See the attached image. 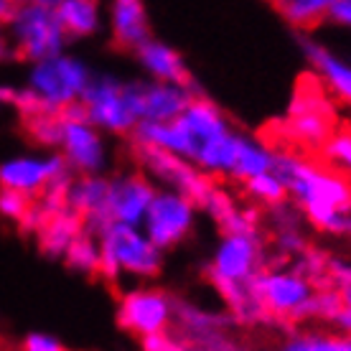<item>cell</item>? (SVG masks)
Instances as JSON below:
<instances>
[{
	"label": "cell",
	"mask_w": 351,
	"mask_h": 351,
	"mask_svg": "<svg viewBox=\"0 0 351 351\" xmlns=\"http://www.w3.org/2000/svg\"><path fill=\"white\" fill-rule=\"evenodd\" d=\"M272 263L267 237L263 229L255 232H219V239L206 263V280L219 295L232 321L237 326L270 324L263 306L252 293V280L263 267Z\"/></svg>",
	"instance_id": "6da1fadb"
},
{
	"label": "cell",
	"mask_w": 351,
	"mask_h": 351,
	"mask_svg": "<svg viewBox=\"0 0 351 351\" xmlns=\"http://www.w3.org/2000/svg\"><path fill=\"white\" fill-rule=\"evenodd\" d=\"M272 171L282 178L288 199L298 204L308 227L328 237H343L351 214V178L285 148L275 150Z\"/></svg>",
	"instance_id": "7a4b0ae2"
},
{
	"label": "cell",
	"mask_w": 351,
	"mask_h": 351,
	"mask_svg": "<svg viewBox=\"0 0 351 351\" xmlns=\"http://www.w3.org/2000/svg\"><path fill=\"white\" fill-rule=\"evenodd\" d=\"M95 69L82 56L62 51L44 62L28 64L23 87L16 92V110L21 117L34 112L62 114L82 102Z\"/></svg>",
	"instance_id": "3957f363"
},
{
	"label": "cell",
	"mask_w": 351,
	"mask_h": 351,
	"mask_svg": "<svg viewBox=\"0 0 351 351\" xmlns=\"http://www.w3.org/2000/svg\"><path fill=\"white\" fill-rule=\"evenodd\" d=\"M99 239V275L117 285L153 282L166 267V255L143 227L107 224L97 232Z\"/></svg>",
	"instance_id": "277c9868"
},
{
	"label": "cell",
	"mask_w": 351,
	"mask_h": 351,
	"mask_svg": "<svg viewBox=\"0 0 351 351\" xmlns=\"http://www.w3.org/2000/svg\"><path fill=\"white\" fill-rule=\"evenodd\" d=\"M191 163L214 181L219 178V181L245 184L252 176L272 171L275 148L257 135L232 128L219 138L204 143L202 148L193 153Z\"/></svg>",
	"instance_id": "5b68a950"
},
{
	"label": "cell",
	"mask_w": 351,
	"mask_h": 351,
	"mask_svg": "<svg viewBox=\"0 0 351 351\" xmlns=\"http://www.w3.org/2000/svg\"><path fill=\"white\" fill-rule=\"evenodd\" d=\"M316 290V282L290 263H270L252 280V293L270 324L306 326L308 308Z\"/></svg>",
	"instance_id": "8992f818"
},
{
	"label": "cell",
	"mask_w": 351,
	"mask_h": 351,
	"mask_svg": "<svg viewBox=\"0 0 351 351\" xmlns=\"http://www.w3.org/2000/svg\"><path fill=\"white\" fill-rule=\"evenodd\" d=\"M176 295L153 282H130L120 288L114 318L125 334L145 341L150 336L168 334L173 328Z\"/></svg>",
	"instance_id": "52a82bcc"
},
{
	"label": "cell",
	"mask_w": 351,
	"mask_h": 351,
	"mask_svg": "<svg viewBox=\"0 0 351 351\" xmlns=\"http://www.w3.org/2000/svg\"><path fill=\"white\" fill-rule=\"evenodd\" d=\"M5 34L16 49V59L26 64L69 51L71 44L56 18V10L44 5H16L5 23Z\"/></svg>",
	"instance_id": "ba28073f"
},
{
	"label": "cell",
	"mask_w": 351,
	"mask_h": 351,
	"mask_svg": "<svg viewBox=\"0 0 351 351\" xmlns=\"http://www.w3.org/2000/svg\"><path fill=\"white\" fill-rule=\"evenodd\" d=\"M234 321L227 311L209 308L191 298H176L173 331L189 351H245L232 328Z\"/></svg>",
	"instance_id": "9c48e42d"
},
{
	"label": "cell",
	"mask_w": 351,
	"mask_h": 351,
	"mask_svg": "<svg viewBox=\"0 0 351 351\" xmlns=\"http://www.w3.org/2000/svg\"><path fill=\"white\" fill-rule=\"evenodd\" d=\"M80 107L89 123L110 138H130L138 125V114L132 110L128 92V80L117 74L95 71Z\"/></svg>",
	"instance_id": "30bf717a"
},
{
	"label": "cell",
	"mask_w": 351,
	"mask_h": 351,
	"mask_svg": "<svg viewBox=\"0 0 351 351\" xmlns=\"http://www.w3.org/2000/svg\"><path fill=\"white\" fill-rule=\"evenodd\" d=\"M56 150L74 176L110 173L112 166V138L97 130L82 114L80 105L62 112V138Z\"/></svg>",
	"instance_id": "8fae6325"
},
{
	"label": "cell",
	"mask_w": 351,
	"mask_h": 351,
	"mask_svg": "<svg viewBox=\"0 0 351 351\" xmlns=\"http://www.w3.org/2000/svg\"><path fill=\"white\" fill-rule=\"evenodd\" d=\"M199 217H202V209L191 196L171 191V189H156V196L141 227L163 252H171L193 237V232L199 227Z\"/></svg>",
	"instance_id": "7c38bea8"
},
{
	"label": "cell",
	"mask_w": 351,
	"mask_h": 351,
	"mask_svg": "<svg viewBox=\"0 0 351 351\" xmlns=\"http://www.w3.org/2000/svg\"><path fill=\"white\" fill-rule=\"evenodd\" d=\"M132 160L138 163V171H143L158 189L186 193L196 204H202V199L214 186V178H209L204 171H199L191 160L173 156V153H166V150L132 145Z\"/></svg>",
	"instance_id": "4fadbf2b"
},
{
	"label": "cell",
	"mask_w": 351,
	"mask_h": 351,
	"mask_svg": "<svg viewBox=\"0 0 351 351\" xmlns=\"http://www.w3.org/2000/svg\"><path fill=\"white\" fill-rule=\"evenodd\" d=\"M71 176L74 173L59 150L18 153L0 160V189L26 193L31 199H38L51 184H59Z\"/></svg>",
	"instance_id": "5bb4252c"
},
{
	"label": "cell",
	"mask_w": 351,
	"mask_h": 351,
	"mask_svg": "<svg viewBox=\"0 0 351 351\" xmlns=\"http://www.w3.org/2000/svg\"><path fill=\"white\" fill-rule=\"evenodd\" d=\"M128 92L138 123H171L202 89L193 82L173 84V82H150L141 77V80H128Z\"/></svg>",
	"instance_id": "9a60e30c"
},
{
	"label": "cell",
	"mask_w": 351,
	"mask_h": 351,
	"mask_svg": "<svg viewBox=\"0 0 351 351\" xmlns=\"http://www.w3.org/2000/svg\"><path fill=\"white\" fill-rule=\"evenodd\" d=\"M158 186L143 171H117L110 173L107 189V224H132L141 227Z\"/></svg>",
	"instance_id": "2e32d148"
},
{
	"label": "cell",
	"mask_w": 351,
	"mask_h": 351,
	"mask_svg": "<svg viewBox=\"0 0 351 351\" xmlns=\"http://www.w3.org/2000/svg\"><path fill=\"white\" fill-rule=\"evenodd\" d=\"M298 46L303 59L308 62L316 80L324 84L331 97H336L341 105L351 107V62L336 53L331 46L318 41L316 36L298 34Z\"/></svg>",
	"instance_id": "e0dca14e"
},
{
	"label": "cell",
	"mask_w": 351,
	"mask_h": 351,
	"mask_svg": "<svg viewBox=\"0 0 351 351\" xmlns=\"http://www.w3.org/2000/svg\"><path fill=\"white\" fill-rule=\"evenodd\" d=\"M107 189L110 173L71 176L66 189V206L80 217L84 229L95 234L107 227Z\"/></svg>",
	"instance_id": "ac0fdd59"
},
{
	"label": "cell",
	"mask_w": 351,
	"mask_h": 351,
	"mask_svg": "<svg viewBox=\"0 0 351 351\" xmlns=\"http://www.w3.org/2000/svg\"><path fill=\"white\" fill-rule=\"evenodd\" d=\"M110 41L123 51H135L153 36L145 0H107Z\"/></svg>",
	"instance_id": "d6986e66"
},
{
	"label": "cell",
	"mask_w": 351,
	"mask_h": 351,
	"mask_svg": "<svg viewBox=\"0 0 351 351\" xmlns=\"http://www.w3.org/2000/svg\"><path fill=\"white\" fill-rule=\"evenodd\" d=\"M176 123L181 125V130H184V135L189 138V145H191L189 160L193 158V153L202 148L204 143L214 141V138H219V135H224V132L234 128L232 120L227 117V112L204 92L193 97L189 107L176 117Z\"/></svg>",
	"instance_id": "ffe728a7"
},
{
	"label": "cell",
	"mask_w": 351,
	"mask_h": 351,
	"mask_svg": "<svg viewBox=\"0 0 351 351\" xmlns=\"http://www.w3.org/2000/svg\"><path fill=\"white\" fill-rule=\"evenodd\" d=\"M132 59L150 82H173V84H191V71L186 66L184 53L173 44H168L158 36H150L145 44L132 51Z\"/></svg>",
	"instance_id": "44dd1931"
},
{
	"label": "cell",
	"mask_w": 351,
	"mask_h": 351,
	"mask_svg": "<svg viewBox=\"0 0 351 351\" xmlns=\"http://www.w3.org/2000/svg\"><path fill=\"white\" fill-rule=\"evenodd\" d=\"M288 141L300 148H321L328 135L334 132V123L328 120L326 107H321L318 99L298 97L288 110V123H285Z\"/></svg>",
	"instance_id": "7402d4cb"
},
{
	"label": "cell",
	"mask_w": 351,
	"mask_h": 351,
	"mask_svg": "<svg viewBox=\"0 0 351 351\" xmlns=\"http://www.w3.org/2000/svg\"><path fill=\"white\" fill-rule=\"evenodd\" d=\"M199 209L219 227V232H255V229H263V214L252 209V206L239 204L217 181L209 189V193L202 199Z\"/></svg>",
	"instance_id": "603a6c76"
},
{
	"label": "cell",
	"mask_w": 351,
	"mask_h": 351,
	"mask_svg": "<svg viewBox=\"0 0 351 351\" xmlns=\"http://www.w3.org/2000/svg\"><path fill=\"white\" fill-rule=\"evenodd\" d=\"M53 10L69 41L95 38L105 28V13L99 0H59Z\"/></svg>",
	"instance_id": "cb8c5ba5"
},
{
	"label": "cell",
	"mask_w": 351,
	"mask_h": 351,
	"mask_svg": "<svg viewBox=\"0 0 351 351\" xmlns=\"http://www.w3.org/2000/svg\"><path fill=\"white\" fill-rule=\"evenodd\" d=\"M278 351H351V336L336 326H295L280 341Z\"/></svg>",
	"instance_id": "d4e9b609"
},
{
	"label": "cell",
	"mask_w": 351,
	"mask_h": 351,
	"mask_svg": "<svg viewBox=\"0 0 351 351\" xmlns=\"http://www.w3.org/2000/svg\"><path fill=\"white\" fill-rule=\"evenodd\" d=\"M84 224L82 219L69 209V206H62V209L51 211L41 227L36 229V239H38V250L44 252L46 257L51 260H62L66 247L71 245V239L80 234Z\"/></svg>",
	"instance_id": "484cf974"
},
{
	"label": "cell",
	"mask_w": 351,
	"mask_h": 351,
	"mask_svg": "<svg viewBox=\"0 0 351 351\" xmlns=\"http://www.w3.org/2000/svg\"><path fill=\"white\" fill-rule=\"evenodd\" d=\"M336 0H272L275 10L298 34H311L321 23H328V13Z\"/></svg>",
	"instance_id": "4316f807"
},
{
	"label": "cell",
	"mask_w": 351,
	"mask_h": 351,
	"mask_svg": "<svg viewBox=\"0 0 351 351\" xmlns=\"http://www.w3.org/2000/svg\"><path fill=\"white\" fill-rule=\"evenodd\" d=\"M62 263L77 275H99V239L95 232L82 229L66 247Z\"/></svg>",
	"instance_id": "83f0119b"
},
{
	"label": "cell",
	"mask_w": 351,
	"mask_h": 351,
	"mask_svg": "<svg viewBox=\"0 0 351 351\" xmlns=\"http://www.w3.org/2000/svg\"><path fill=\"white\" fill-rule=\"evenodd\" d=\"M23 132L38 150H56L62 138V114L34 112L23 117Z\"/></svg>",
	"instance_id": "f1b7e54d"
},
{
	"label": "cell",
	"mask_w": 351,
	"mask_h": 351,
	"mask_svg": "<svg viewBox=\"0 0 351 351\" xmlns=\"http://www.w3.org/2000/svg\"><path fill=\"white\" fill-rule=\"evenodd\" d=\"M242 186L245 196L252 204H257L260 209L265 206H272V204H280L288 199V189L282 184V178L275 171H265V173H257L252 178H247Z\"/></svg>",
	"instance_id": "f546056e"
},
{
	"label": "cell",
	"mask_w": 351,
	"mask_h": 351,
	"mask_svg": "<svg viewBox=\"0 0 351 351\" xmlns=\"http://www.w3.org/2000/svg\"><path fill=\"white\" fill-rule=\"evenodd\" d=\"M321 160L328 168L351 178V130H334L321 145Z\"/></svg>",
	"instance_id": "4dcf8cb0"
},
{
	"label": "cell",
	"mask_w": 351,
	"mask_h": 351,
	"mask_svg": "<svg viewBox=\"0 0 351 351\" xmlns=\"http://www.w3.org/2000/svg\"><path fill=\"white\" fill-rule=\"evenodd\" d=\"M34 206V199L26 196V193L8 191V189H0V217L5 221H13V224H23L28 217V211Z\"/></svg>",
	"instance_id": "1f68e13d"
},
{
	"label": "cell",
	"mask_w": 351,
	"mask_h": 351,
	"mask_svg": "<svg viewBox=\"0 0 351 351\" xmlns=\"http://www.w3.org/2000/svg\"><path fill=\"white\" fill-rule=\"evenodd\" d=\"M326 285H331V288L339 290L343 306L351 308V260H343V257H328Z\"/></svg>",
	"instance_id": "d6a6232c"
},
{
	"label": "cell",
	"mask_w": 351,
	"mask_h": 351,
	"mask_svg": "<svg viewBox=\"0 0 351 351\" xmlns=\"http://www.w3.org/2000/svg\"><path fill=\"white\" fill-rule=\"evenodd\" d=\"M21 349L23 351H69L56 336L46 334V331H31V334H26L23 341H21Z\"/></svg>",
	"instance_id": "836d02e7"
},
{
	"label": "cell",
	"mask_w": 351,
	"mask_h": 351,
	"mask_svg": "<svg viewBox=\"0 0 351 351\" xmlns=\"http://www.w3.org/2000/svg\"><path fill=\"white\" fill-rule=\"evenodd\" d=\"M143 351H189L184 343L178 341V336L173 331H168V334H160V336H150L145 341H141Z\"/></svg>",
	"instance_id": "e575fe53"
},
{
	"label": "cell",
	"mask_w": 351,
	"mask_h": 351,
	"mask_svg": "<svg viewBox=\"0 0 351 351\" xmlns=\"http://www.w3.org/2000/svg\"><path fill=\"white\" fill-rule=\"evenodd\" d=\"M328 23H334L336 28L351 31V0H336L331 13H328Z\"/></svg>",
	"instance_id": "d590c367"
},
{
	"label": "cell",
	"mask_w": 351,
	"mask_h": 351,
	"mask_svg": "<svg viewBox=\"0 0 351 351\" xmlns=\"http://www.w3.org/2000/svg\"><path fill=\"white\" fill-rule=\"evenodd\" d=\"M5 62H18V59H16V49L10 44L8 34H5V28H0V64Z\"/></svg>",
	"instance_id": "8d00e7d4"
},
{
	"label": "cell",
	"mask_w": 351,
	"mask_h": 351,
	"mask_svg": "<svg viewBox=\"0 0 351 351\" xmlns=\"http://www.w3.org/2000/svg\"><path fill=\"white\" fill-rule=\"evenodd\" d=\"M16 92H18V87L0 82V107H13V105H16Z\"/></svg>",
	"instance_id": "74e56055"
},
{
	"label": "cell",
	"mask_w": 351,
	"mask_h": 351,
	"mask_svg": "<svg viewBox=\"0 0 351 351\" xmlns=\"http://www.w3.org/2000/svg\"><path fill=\"white\" fill-rule=\"evenodd\" d=\"M334 326L339 328V331H343V334H349V336H351V308H349V306H343V308H341V313L336 316Z\"/></svg>",
	"instance_id": "f35d334b"
},
{
	"label": "cell",
	"mask_w": 351,
	"mask_h": 351,
	"mask_svg": "<svg viewBox=\"0 0 351 351\" xmlns=\"http://www.w3.org/2000/svg\"><path fill=\"white\" fill-rule=\"evenodd\" d=\"M13 8H16V5H13V0H0V28H5Z\"/></svg>",
	"instance_id": "ab89813d"
},
{
	"label": "cell",
	"mask_w": 351,
	"mask_h": 351,
	"mask_svg": "<svg viewBox=\"0 0 351 351\" xmlns=\"http://www.w3.org/2000/svg\"><path fill=\"white\" fill-rule=\"evenodd\" d=\"M59 0H13V5H44V8H56Z\"/></svg>",
	"instance_id": "60d3db41"
},
{
	"label": "cell",
	"mask_w": 351,
	"mask_h": 351,
	"mask_svg": "<svg viewBox=\"0 0 351 351\" xmlns=\"http://www.w3.org/2000/svg\"><path fill=\"white\" fill-rule=\"evenodd\" d=\"M343 237L351 242V214H349V221H346V229H343Z\"/></svg>",
	"instance_id": "b9f144b4"
},
{
	"label": "cell",
	"mask_w": 351,
	"mask_h": 351,
	"mask_svg": "<svg viewBox=\"0 0 351 351\" xmlns=\"http://www.w3.org/2000/svg\"><path fill=\"white\" fill-rule=\"evenodd\" d=\"M252 351H278V349H275V343H272V346H260V349H252Z\"/></svg>",
	"instance_id": "7bdbcfd3"
}]
</instances>
